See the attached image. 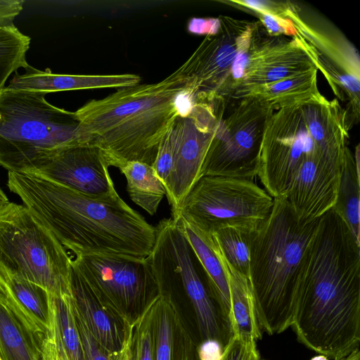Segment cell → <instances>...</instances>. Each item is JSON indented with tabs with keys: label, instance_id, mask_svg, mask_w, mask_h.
Here are the masks:
<instances>
[{
	"label": "cell",
	"instance_id": "cell-1",
	"mask_svg": "<svg viewBox=\"0 0 360 360\" xmlns=\"http://www.w3.org/2000/svg\"><path fill=\"white\" fill-rule=\"evenodd\" d=\"M291 328L328 359L359 349L360 244L332 208L319 219L301 259Z\"/></svg>",
	"mask_w": 360,
	"mask_h": 360
},
{
	"label": "cell",
	"instance_id": "cell-2",
	"mask_svg": "<svg viewBox=\"0 0 360 360\" xmlns=\"http://www.w3.org/2000/svg\"><path fill=\"white\" fill-rule=\"evenodd\" d=\"M7 186L75 256L146 258L151 253L155 227L119 195L94 199L23 172H8Z\"/></svg>",
	"mask_w": 360,
	"mask_h": 360
},
{
	"label": "cell",
	"instance_id": "cell-3",
	"mask_svg": "<svg viewBox=\"0 0 360 360\" xmlns=\"http://www.w3.org/2000/svg\"><path fill=\"white\" fill-rule=\"evenodd\" d=\"M191 82L179 67L153 84L121 88L75 111L81 141L100 147L111 166L139 161L153 166L159 146L175 120L195 101Z\"/></svg>",
	"mask_w": 360,
	"mask_h": 360
},
{
	"label": "cell",
	"instance_id": "cell-4",
	"mask_svg": "<svg viewBox=\"0 0 360 360\" xmlns=\"http://www.w3.org/2000/svg\"><path fill=\"white\" fill-rule=\"evenodd\" d=\"M346 110L322 94L274 110L264 130L257 174L273 198L284 197L302 165L318 156L341 165L349 139Z\"/></svg>",
	"mask_w": 360,
	"mask_h": 360
},
{
	"label": "cell",
	"instance_id": "cell-5",
	"mask_svg": "<svg viewBox=\"0 0 360 360\" xmlns=\"http://www.w3.org/2000/svg\"><path fill=\"white\" fill-rule=\"evenodd\" d=\"M319 219L301 221L285 198H275L269 216L252 234L249 282L259 326L269 335L292 324L298 268Z\"/></svg>",
	"mask_w": 360,
	"mask_h": 360
},
{
	"label": "cell",
	"instance_id": "cell-6",
	"mask_svg": "<svg viewBox=\"0 0 360 360\" xmlns=\"http://www.w3.org/2000/svg\"><path fill=\"white\" fill-rule=\"evenodd\" d=\"M46 94L6 86L0 92V166L8 172L33 171L84 143L75 112L51 104Z\"/></svg>",
	"mask_w": 360,
	"mask_h": 360
},
{
	"label": "cell",
	"instance_id": "cell-7",
	"mask_svg": "<svg viewBox=\"0 0 360 360\" xmlns=\"http://www.w3.org/2000/svg\"><path fill=\"white\" fill-rule=\"evenodd\" d=\"M72 259L53 233L24 205L0 206V270L53 295L70 292Z\"/></svg>",
	"mask_w": 360,
	"mask_h": 360
},
{
	"label": "cell",
	"instance_id": "cell-8",
	"mask_svg": "<svg viewBox=\"0 0 360 360\" xmlns=\"http://www.w3.org/2000/svg\"><path fill=\"white\" fill-rule=\"evenodd\" d=\"M155 241L148 257L160 294L180 291L192 305L202 340L225 347L232 338L229 323L212 297L204 270L176 221L163 219L155 226Z\"/></svg>",
	"mask_w": 360,
	"mask_h": 360
},
{
	"label": "cell",
	"instance_id": "cell-9",
	"mask_svg": "<svg viewBox=\"0 0 360 360\" xmlns=\"http://www.w3.org/2000/svg\"><path fill=\"white\" fill-rule=\"evenodd\" d=\"M274 198L249 179L202 176L172 219H183L212 233L224 228L254 233L269 216Z\"/></svg>",
	"mask_w": 360,
	"mask_h": 360
},
{
	"label": "cell",
	"instance_id": "cell-10",
	"mask_svg": "<svg viewBox=\"0 0 360 360\" xmlns=\"http://www.w3.org/2000/svg\"><path fill=\"white\" fill-rule=\"evenodd\" d=\"M285 16L345 108L351 127L360 115V58L355 46L327 18L301 1H285Z\"/></svg>",
	"mask_w": 360,
	"mask_h": 360
},
{
	"label": "cell",
	"instance_id": "cell-11",
	"mask_svg": "<svg viewBox=\"0 0 360 360\" xmlns=\"http://www.w3.org/2000/svg\"><path fill=\"white\" fill-rule=\"evenodd\" d=\"M237 100L225 117L226 104L219 113L200 177L250 179L257 176L264 127L274 110L268 103L255 98Z\"/></svg>",
	"mask_w": 360,
	"mask_h": 360
},
{
	"label": "cell",
	"instance_id": "cell-12",
	"mask_svg": "<svg viewBox=\"0 0 360 360\" xmlns=\"http://www.w3.org/2000/svg\"><path fill=\"white\" fill-rule=\"evenodd\" d=\"M72 263L99 298L120 314L143 310L160 295L148 257L82 255Z\"/></svg>",
	"mask_w": 360,
	"mask_h": 360
},
{
	"label": "cell",
	"instance_id": "cell-13",
	"mask_svg": "<svg viewBox=\"0 0 360 360\" xmlns=\"http://www.w3.org/2000/svg\"><path fill=\"white\" fill-rule=\"evenodd\" d=\"M191 110L172 125L173 160L166 185L172 214L200 177L202 163L226 97L197 96Z\"/></svg>",
	"mask_w": 360,
	"mask_h": 360
},
{
	"label": "cell",
	"instance_id": "cell-14",
	"mask_svg": "<svg viewBox=\"0 0 360 360\" xmlns=\"http://www.w3.org/2000/svg\"><path fill=\"white\" fill-rule=\"evenodd\" d=\"M218 32L207 35L180 66L195 95L224 96L238 53L249 47L257 22L220 15Z\"/></svg>",
	"mask_w": 360,
	"mask_h": 360
},
{
	"label": "cell",
	"instance_id": "cell-15",
	"mask_svg": "<svg viewBox=\"0 0 360 360\" xmlns=\"http://www.w3.org/2000/svg\"><path fill=\"white\" fill-rule=\"evenodd\" d=\"M110 166L109 158L100 147L80 143L61 150L28 173L91 198L108 200L119 195L109 173Z\"/></svg>",
	"mask_w": 360,
	"mask_h": 360
},
{
	"label": "cell",
	"instance_id": "cell-16",
	"mask_svg": "<svg viewBox=\"0 0 360 360\" xmlns=\"http://www.w3.org/2000/svg\"><path fill=\"white\" fill-rule=\"evenodd\" d=\"M258 21L252 37L243 77L230 94L316 68L297 36L290 39L260 32Z\"/></svg>",
	"mask_w": 360,
	"mask_h": 360
},
{
	"label": "cell",
	"instance_id": "cell-17",
	"mask_svg": "<svg viewBox=\"0 0 360 360\" xmlns=\"http://www.w3.org/2000/svg\"><path fill=\"white\" fill-rule=\"evenodd\" d=\"M341 165L318 156L302 163L283 197L300 221L317 219L333 207Z\"/></svg>",
	"mask_w": 360,
	"mask_h": 360
},
{
	"label": "cell",
	"instance_id": "cell-18",
	"mask_svg": "<svg viewBox=\"0 0 360 360\" xmlns=\"http://www.w3.org/2000/svg\"><path fill=\"white\" fill-rule=\"evenodd\" d=\"M70 290L73 301L91 333L98 343L117 360L128 350L130 329L118 326V321L130 326L121 315L103 302L71 262Z\"/></svg>",
	"mask_w": 360,
	"mask_h": 360
},
{
	"label": "cell",
	"instance_id": "cell-19",
	"mask_svg": "<svg viewBox=\"0 0 360 360\" xmlns=\"http://www.w3.org/2000/svg\"><path fill=\"white\" fill-rule=\"evenodd\" d=\"M0 294L34 333L45 339L52 334L50 294L40 285L0 270Z\"/></svg>",
	"mask_w": 360,
	"mask_h": 360
},
{
	"label": "cell",
	"instance_id": "cell-20",
	"mask_svg": "<svg viewBox=\"0 0 360 360\" xmlns=\"http://www.w3.org/2000/svg\"><path fill=\"white\" fill-rule=\"evenodd\" d=\"M24 74L16 73L6 87L51 93L63 91L102 88H124L137 85L141 77L135 74L109 75H72L53 74L49 69L44 71L31 65L25 68Z\"/></svg>",
	"mask_w": 360,
	"mask_h": 360
},
{
	"label": "cell",
	"instance_id": "cell-21",
	"mask_svg": "<svg viewBox=\"0 0 360 360\" xmlns=\"http://www.w3.org/2000/svg\"><path fill=\"white\" fill-rule=\"evenodd\" d=\"M174 220L177 222L198 259L204 270L210 295L229 324L230 295L228 278L212 233L199 229L183 219Z\"/></svg>",
	"mask_w": 360,
	"mask_h": 360
},
{
	"label": "cell",
	"instance_id": "cell-22",
	"mask_svg": "<svg viewBox=\"0 0 360 360\" xmlns=\"http://www.w3.org/2000/svg\"><path fill=\"white\" fill-rule=\"evenodd\" d=\"M219 252L224 265L229 283V321L232 338L243 341L257 342L262 339V330L257 316L255 299L249 280L233 269L226 262L219 250Z\"/></svg>",
	"mask_w": 360,
	"mask_h": 360
},
{
	"label": "cell",
	"instance_id": "cell-23",
	"mask_svg": "<svg viewBox=\"0 0 360 360\" xmlns=\"http://www.w3.org/2000/svg\"><path fill=\"white\" fill-rule=\"evenodd\" d=\"M317 71L314 68L304 73L247 89L230 97L255 98L268 103L274 110L302 103L321 95L317 86Z\"/></svg>",
	"mask_w": 360,
	"mask_h": 360
},
{
	"label": "cell",
	"instance_id": "cell-24",
	"mask_svg": "<svg viewBox=\"0 0 360 360\" xmlns=\"http://www.w3.org/2000/svg\"><path fill=\"white\" fill-rule=\"evenodd\" d=\"M44 340L21 321L0 294V359L42 360Z\"/></svg>",
	"mask_w": 360,
	"mask_h": 360
},
{
	"label": "cell",
	"instance_id": "cell-25",
	"mask_svg": "<svg viewBox=\"0 0 360 360\" xmlns=\"http://www.w3.org/2000/svg\"><path fill=\"white\" fill-rule=\"evenodd\" d=\"M360 167L346 149L340 167L337 198L333 207L360 244Z\"/></svg>",
	"mask_w": 360,
	"mask_h": 360
},
{
	"label": "cell",
	"instance_id": "cell-26",
	"mask_svg": "<svg viewBox=\"0 0 360 360\" xmlns=\"http://www.w3.org/2000/svg\"><path fill=\"white\" fill-rule=\"evenodd\" d=\"M127 180L131 200L150 215L156 213L166 188L153 166L131 161L119 168Z\"/></svg>",
	"mask_w": 360,
	"mask_h": 360
},
{
	"label": "cell",
	"instance_id": "cell-27",
	"mask_svg": "<svg viewBox=\"0 0 360 360\" xmlns=\"http://www.w3.org/2000/svg\"><path fill=\"white\" fill-rule=\"evenodd\" d=\"M52 336L62 346L69 360H83L82 345L76 325L70 293L50 294Z\"/></svg>",
	"mask_w": 360,
	"mask_h": 360
},
{
	"label": "cell",
	"instance_id": "cell-28",
	"mask_svg": "<svg viewBox=\"0 0 360 360\" xmlns=\"http://www.w3.org/2000/svg\"><path fill=\"white\" fill-rule=\"evenodd\" d=\"M30 44V37L13 24L0 27V92L12 73L29 65L26 54Z\"/></svg>",
	"mask_w": 360,
	"mask_h": 360
},
{
	"label": "cell",
	"instance_id": "cell-29",
	"mask_svg": "<svg viewBox=\"0 0 360 360\" xmlns=\"http://www.w3.org/2000/svg\"><path fill=\"white\" fill-rule=\"evenodd\" d=\"M252 234L231 228L221 229L212 233L226 262L248 280Z\"/></svg>",
	"mask_w": 360,
	"mask_h": 360
},
{
	"label": "cell",
	"instance_id": "cell-30",
	"mask_svg": "<svg viewBox=\"0 0 360 360\" xmlns=\"http://www.w3.org/2000/svg\"><path fill=\"white\" fill-rule=\"evenodd\" d=\"M176 312V304L160 295L155 303L154 360H173Z\"/></svg>",
	"mask_w": 360,
	"mask_h": 360
},
{
	"label": "cell",
	"instance_id": "cell-31",
	"mask_svg": "<svg viewBox=\"0 0 360 360\" xmlns=\"http://www.w3.org/2000/svg\"><path fill=\"white\" fill-rule=\"evenodd\" d=\"M159 295L150 301L131 323L129 360H154L155 303Z\"/></svg>",
	"mask_w": 360,
	"mask_h": 360
},
{
	"label": "cell",
	"instance_id": "cell-32",
	"mask_svg": "<svg viewBox=\"0 0 360 360\" xmlns=\"http://www.w3.org/2000/svg\"><path fill=\"white\" fill-rule=\"evenodd\" d=\"M71 299L72 311L82 345L83 360H117L98 343L76 307L72 295Z\"/></svg>",
	"mask_w": 360,
	"mask_h": 360
},
{
	"label": "cell",
	"instance_id": "cell-33",
	"mask_svg": "<svg viewBox=\"0 0 360 360\" xmlns=\"http://www.w3.org/2000/svg\"><path fill=\"white\" fill-rule=\"evenodd\" d=\"M174 139L172 127L161 141L153 165L158 176L166 187L173 160Z\"/></svg>",
	"mask_w": 360,
	"mask_h": 360
},
{
	"label": "cell",
	"instance_id": "cell-34",
	"mask_svg": "<svg viewBox=\"0 0 360 360\" xmlns=\"http://www.w3.org/2000/svg\"><path fill=\"white\" fill-rule=\"evenodd\" d=\"M248 12L252 13L258 18L259 22L270 36H289L291 37L296 36V31L291 21L286 17L273 15L255 11Z\"/></svg>",
	"mask_w": 360,
	"mask_h": 360
},
{
	"label": "cell",
	"instance_id": "cell-35",
	"mask_svg": "<svg viewBox=\"0 0 360 360\" xmlns=\"http://www.w3.org/2000/svg\"><path fill=\"white\" fill-rule=\"evenodd\" d=\"M221 360H261L255 341L231 338L225 346Z\"/></svg>",
	"mask_w": 360,
	"mask_h": 360
},
{
	"label": "cell",
	"instance_id": "cell-36",
	"mask_svg": "<svg viewBox=\"0 0 360 360\" xmlns=\"http://www.w3.org/2000/svg\"><path fill=\"white\" fill-rule=\"evenodd\" d=\"M220 27V20L218 18H193L188 24L189 32L200 35H212L216 34Z\"/></svg>",
	"mask_w": 360,
	"mask_h": 360
},
{
	"label": "cell",
	"instance_id": "cell-37",
	"mask_svg": "<svg viewBox=\"0 0 360 360\" xmlns=\"http://www.w3.org/2000/svg\"><path fill=\"white\" fill-rule=\"evenodd\" d=\"M224 346L214 339L202 340L198 345L197 352L199 360H221Z\"/></svg>",
	"mask_w": 360,
	"mask_h": 360
},
{
	"label": "cell",
	"instance_id": "cell-38",
	"mask_svg": "<svg viewBox=\"0 0 360 360\" xmlns=\"http://www.w3.org/2000/svg\"><path fill=\"white\" fill-rule=\"evenodd\" d=\"M42 360H58L56 347L52 335L43 340Z\"/></svg>",
	"mask_w": 360,
	"mask_h": 360
},
{
	"label": "cell",
	"instance_id": "cell-39",
	"mask_svg": "<svg viewBox=\"0 0 360 360\" xmlns=\"http://www.w3.org/2000/svg\"><path fill=\"white\" fill-rule=\"evenodd\" d=\"M54 342H55L57 352H58V360H69V359L66 354V352H65V350L63 349L62 346L60 345H59L58 343L56 342L55 341H54Z\"/></svg>",
	"mask_w": 360,
	"mask_h": 360
},
{
	"label": "cell",
	"instance_id": "cell-40",
	"mask_svg": "<svg viewBox=\"0 0 360 360\" xmlns=\"http://www.w3.org/2000/svg\"><path fill=\"white\" fill-rule=\"evenodd\" d=\"M339 360H360L359 349L353 351L349 355H347Z\"/></svg>",
	"mask_w": 360,
	"mask_h": 360
},
{
	"label": "cell",
	"instance_id": "cell-41",
	"mask_svg": "<svg viewBox=\"0 0 360 360\" xmlns=\"http://www.w3.org/2000/svg\"><path fill=\"white\" fill-rule=\"evenodd\" d=\"M8 201V199L5 194V193L2 191V189L0 188V206L4 205V203L7 202Z\"/></svg>",
	"mask_w": 360,
	"mask_h": 360
},
{
	"label": "cell",
	"instance_id": "cell-42",
	"mask_svg": "<svg viewBox=\"0 0 360 360\" xmlns=\"http://www.w3.org/2000/svg\"><path fill=\"white\" fill-rule=\"evenodd\" d=\"M310 360H328V358L323 354H319L312 357Z\"/></svg>",
	"mask_w": 360,
	"mask_h": 360
},
{
	"label": "cell",
	"instance_id": "cell-43",
	"mask_svg": "<svg viewBox=\"0 0 360 360\" xmlns=\"http://www.w3.org/2000/svg\"><path fill=\"white\" fill-rule=\"evenodd\" d=\"M3 20H4L3 8H2V6H1V4L0 3V26L3 23Z\"/></svg>",
	"mask_w": 360,
	"mask_h": 360
},
{
	"label": "cell",
	"instance_id": "cell-44",
	"mask_svg": "<svg viewBox=\"0 0 360 360\" xmlns=\"http://www.w3.org/2000/svg\"><path fill=\"white\" fill-rule=\"evenodd\" d=\"M118 360H129V354L124 355L122 358H120Z\"/></svg>",
	"mask_w": 360,
	"mask_h": 360
},
{
	"label": "cell",
	"instance_id": "cell-45",
	"mask_svg": "<svg viewBox=\"0 0 360 360\" xmlns=\"http://www.w3.org/2000/svg\"><path fill=\"white\" fill-rule=\"evenodd\" d=\"M0 360H1V359H0Z\"/></svg>",
	"mask_w": 360,
	"mask_h": 360
},
{
	"label": "cell",
	"instance_id": "cell-46",
	"mask_svg": "<svg viewBox=\"0 0 360 360\" xmlns=\"http://www.w3.org/2000/svg\"><path fill=\"white\" fill-rule=\"evenodd\" d=\"M261 360H262V359H261Z\"/></svg>",
	"mask_w": 360,
	"mask_h": 360
}]
</instances>
